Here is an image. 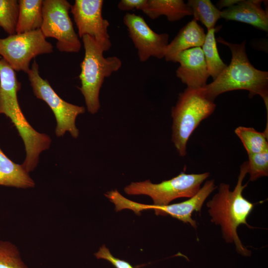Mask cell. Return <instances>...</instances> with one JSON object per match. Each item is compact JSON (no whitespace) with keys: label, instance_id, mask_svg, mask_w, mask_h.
Here are the masks:
<instances>
[{"label":"cell","instance_id":"cell-1","mask_svg":"<svg viewBox=\"0 0 268 268\" xmlns=\"http://www.w3.org/2000/svg\"><path fill=\"white\" fill-rule=\"evenodd\" d=\"M248 168L246 161L240 166L234 190H230L229 184L221 183L217 193L206 203L211 220L220 226L222 237L225 242L234 244L237 253L245 257H250L251 251L242 243L237 230L241 224L253 228L248 224L247 219L255 205L243 196V191L247 184L243 185L242 183L248 174Z\"/></svg>","mask_w":268,"mask_h":268},{"label":"cell","instance_id":"cell-2","mask_svg":"<svg viewBox=\"0 0 268 268\" xmlns=\"http://www.w3.org/2000/svg\"><path fill=\"white\" fill-rule=\"evenodd\" d=\"M218 42L230 49L232 58L230 63L220 75L201 88L208 99L214 101L220 94L236 90L249 92L250 98L258 95L263 99L268 110V72L256 68L250 63L246 51V41L233 44L221 37Z\"/></svg>","mask_w":268,"mask_h":268},{"label":"cell","instance_id":"cell-3","mask_svg":"<svg viewBox=\"0 0 268 268\" xmlns=\"http://www.w3.org/2000/svg\"><path fill=\"white\" fill-rule=\"evenodd\" d=\"M81 38L85 53L80 64L79 89L84 96L87 111L95 114L100 108L99 93L105 78L118 71L122 62L116 56L105 57L104 52L89 36L84 35Z\"/></svg>","mask_w":268,"mask_h":268},{"label":"cell","instance_id":"cell-4","mask_svg":"<svg viewBox=\"0 0 268 268\" xmlns=\"http://www.w3.org/2000/svg\"><path fill=\"white\" fill-rule=\"evenodd\" d=\"M216 104L204 95L201 88L187 87L179 95L171 109L172 141L182 157L187 154L189 139L200 124L214 111Z\"/></svg>","mask_w":268,"mask_h":268},{"label":"cell","instance_id":"cell-5","mask_svg":"<svg viewBox=\"0 0 268 268\" xmlns=\"http://www.w3.org/2000/svg\"><path fill=\"white\" fill-rule=\"evenodd\" d=\"M20 89L15 71L3 58L0 59V114L10 120L23 140L25 150L32 152L42 146L46 136L36 131L23 114L17 98Z\"/></svg>","mask_w":268,"mask_h":268},{"label":"cell","instance_id":"cell-6","mask_svg":"<svg viewBox=\"0 0 268 268\" xmlns=\"http://www.w3.org/2000/svg\"><path fill=\"white\" fill-rule=\"evenodd\" d=\"M209 175L208 172L200 174L181 172L170 180L158 184H153L150 180L132 182L124 188V191L130 195L148 196L153 200V205H166L176 199H189L194 196Z\"/></svg>","mask_w":268,"mask_h":268},{"label":"cell","instance_id":"cell-7","mask_svg":"<svg viewBox=\"0 0 268 268\" xmlns=\"http://www.w3.org/2000/svg\"><path fill=\"white\" fill-rule=\"evenodd\" d=\"M27 74L34 94L46 103L55 115L57 136H62L68 132L73 138H77L79 131L75 125V120L79 115L85 112V107L72 104L62 99L48 81L40 76L39 66L35 60Z\"/></svg>","mask_w":268,"mask_h":268},{"label":"cell","instance_id":"cell-8","mask_svg":"<svg viewBox=\"0 0 268 268\" xmlns=\"http://www.w3.org/2000/svg\"><path fill=\"white\" fill-rule=\"evenodd\" d=\"M71 5L66 0H43V21L40 30L46 38H55L60 52H78L81 43L69 15Z\"/></svg>","mask_w":268,"mask_h":268},{"label":"cell","instance_id":"cell-9","mask_svg":"<svg viewBox=\"0 0 268 268\" xmlns=\"http://www.w3.org/2000/svg\"><path fill=\"white\" fill-rule=\"evenodd\" d=\"M53 52L40 29L0 38V56L15 71L28 73L31 61L37 56Z\"/></svg>","mask_w":268,"mask_h":268},{"label":"cell","instance_id":"cell-10","mask_svg":"<svg viewBox=\"0 0 268 268\" xmlns=\"http://www.w3.org/2000/svg\"><path fill=\"white\" fill-rule=\"evenodd\" d=\"M216 188L214 180H207L199 192L188 200L177 203L157 206L137 203L121 196L117 200L116 206L119 210L129 209L136 214L140 211L153 209L157 215H169L184 223H189L192 227H197L196 220L192 218L194 211H200L206 198Z\"/></svg>","mask_w":268,"mask_h":268},{"label":"cell","instance_id":"cell-11","mask_svg":"<svg viewBox=\"0 0 268 268\" xmlns=\"http://www.w3.org/2000/svg\"><path fill=\"white\" fill-rule=\"evenodd\" d=\"M103 0H75L70 11L78 30V36L88 35L104 52L110 50L112 43L108 32L109 21L102 16Z\"/></svg>","mask_w":268,"mask_h":268},{"label":"cell","instance_id":"cell-12","mask_svg":"<svg viewBox=\"0 0 268 268\" xmlns=\"http://www.w3.org/2000/svg\"><path fill=\"white\" fill-rule=\"evenodd\" d=\"M123 22L141 62L147 61L151 57L159 59L164 58L169 44L168 34L156 33L142 17L134 13H127Z\"/></svg>","mask_w":268,"mask_h":268},{"label":"cell","instance_id":"cell-13","mask_svg":"<svg viewBox=\"0 0 268 268\" xmlns=\"http://www.w3.org/2000/svg\"><path fill=\"white\" fill-rule=\"evenodd\" d=\"M177 62L180 64L176 73L181 81L191 89L204 87L209 74L204 55L201 47L181 52Z\"/></svg>","mask_w":268,"mask_h":268},{"label":"cell","instance_id":"cell-14","mask_svg":"<svg viewBox=\"0 0 268 268\" xmlns=\"http://www.w3.org/2000/svg\"><path fill=\"white\" fill-rule=\"evenodd\" d=\"M261 0H240L221 11V18L251 25L265 32L268 31V13L261 7Z\"/></svg>","mask_w":268,"mask_h":268},{"label":"cell","instance_id":"cell-15","mask_svg":"<svg viewBox=\"0 0 268 268\" xmlns=\"http://www.w3.org/2000/svg\"><path fill=\"white\" fill-rule=\"evenodd\" d=\"M206 34L195 19L179 31L167 47L164 58L167 62L177 63L178 55L191 48L202 46Z\"/></svg>","mask_w":268,"mask_h":268},{"label":"cell","instance_id":"cell-16","mask_svg":"<svg viewBox=\"0 0 268 268\" xmlns=\"http://www.w3.org/2000/svg\"><path fill=\"white\" fill-rule=\"evenodd\" d=\"M142 11L151 19L164 15L171 22L192 15L191 8L182 0H147Z\"/></svg>","mask_w":268,"mask_h":268},{"label":"cell","instance_id":"cell-17","mask_svg":"<svg viewBox=\"0 0 268 268\" xmlns=\"http://www.w3.org/2000/svg\"><path fill=\"white\" fill-rule=\"evenodd\" d=\"M0 185L22 189L33 188L35 185L23 165L13 162L0 148Z\"/></svg>","mask_w":268,"mask_h":268},{"label":"cell","instance_id":"cell-18","mask_svg":"<svg viewBox=\"0 0 268 268\" xmlns=\"http://www.w3.org/2000/svg\"><path fill=\"white\" fill-rule=\"evenodd\" d=\"M16 33L40 29L43 21L42 0H19Z\"/></svg>","mask_w":268,"mask_h":268},{"label":"cell","instance_id":"cell-19","mask_svg":"<svg viewBox=\"0 0 268 268\" xmlns=\"http://www.w3.org/2000/svg\"><path fill=\"white\" fill-rule=\"evenodd\" d=\"M248 154H256L268 150V128L263 132L252 127L239 126L234 130Z\"/></svg>","mask_w":268,"mask_h":268},{"label":"cell","instance_id":"cell-20","mask_svg":"<svg viewBox=\"0 0 268 268\" xmlns=\"http://www.w3.org/2000/svg\"><path fill=\"white\" fill-rule=\"evenodd\" d=\"M215 29L207 30L204 41L202 45L209 76L213 79L217 78L227 66L220 58L215 37Z\"/></svg>","mask_w":268,"mask_h":268},{"label":"cell","instance_id":"cell-21","mask_svg":"<svg viewBox=\"0 0 268 268\" xmlns=\"http://www.w3.org/2000/svg\"><path fill=\"white\" fill-rule=\"evenodd\" d=\"M191 8L194 19L201 22L209 30L214 28L221 18V11L209 0H189L187 3Z\"/></svg>","mask_w":268,"mask_h":268},{"label":"cell","instance_id":"cell-22","mask_svg":"<svg viewBox=\"0 0 268 268\" xmlns=\"http://www.w3.org/2000/svg\"><path fill=\"white\" fill-rule=\"evenodd\" d=\"M18 14V0H0V27L9 35L16 34Z\"/></svg>","mask_w":268,"mask_h":268},{"label":"cell","instance_id":"cell-23","mask_svg":"<svg viewBox=\"0 0 268 268\" xmlns=\"http://www.w3.org/2000/svg\"><path fill=\"white\" fill-rule=\"evenodd\" d=\"M0 268H28L18 248L7 241H0Z\"/></svg>","mask_w":268,"mask_h":268},{"label":"cell","instance_id":"cell-24","mask_svg":"<svg viewBox=\"0 0 268 268\" xmlns=\"http://www.w3.org/2000/svg\"><path fill=\"white\" fill-rule=\"evenodd\" d=\"M248 173L250 180L255 181L257 179L268 175V150L256 153L248 154Z\"/></svg>","mask_w":268,"mask_h":268},{"label":"cell","instance_id":"cell-25","mask_svg":"<svg viewBox=\"0 0 268 268\" xmlns=\"http://www.w3.org/2000/svg\"><path fill=\"white\" fill-rule=\"evenodd\" d=\"M94 255L97 259L107 260L116 268H134L128 262L114 257L105 245L102 246Z\"/></svg>","mask_w":268,"mask_h":268},{"label":"cell","instance_id":"cell-26","mask_svg":"<svg viewBox=\"0 0 268 268\" xmlns=\"http://www.w3.org/2000/svg\"><path fill=\"white\" fill-rule=\"evenodd\" d=\"M147 0H121L118 4V8L122 11L140 10L145 8Z\"/></svg>","mask_w":268,"mask_h":268},{"label":"cell","instance_id":"cell-27","mask_svg":"<svg viewBox=\"0 0 268 268\" xmlns=\"http://www.w3.org/2000/svg\"><path fill=\"white\" fill-rule=\"evenodd\" d=\"M240 0H221L217 3V8L220 9L223 7L228 8L236 4Z\"/></svg>","mask_w":268,"mask_h":268}]
</instances>
